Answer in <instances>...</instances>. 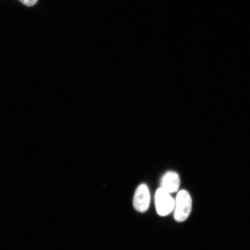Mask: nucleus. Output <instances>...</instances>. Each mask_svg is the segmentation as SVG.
I'll return each instance as SVG.
<instances>
[{
	"label": "nucleus",
	"mask_w": 250,
	"mask_h": 250,
	"mask_svg": "<svg viewBox=\"0 0 250 250\" xmlns=\"http://www.w3.org/2000/svg\"><path fill=\"white\" fill-rule=\"evenodd\" d=\"M155 201L156 211L161 216H167L174 211L175 200L162 188L156 190Z\"/></svg>",
	"instance_id": "nucleus-2"
},
{
	"label": "nucleus",
	"mask_w": 250,
	"mask_h": 250,
	"mask_svg": "<svg viewBox=\"0 0 250 250\" xmlns=\"http://www.w3.org/2000/svg\"><path fill=\"white\" fill-rule=\"evenodd\" d=\"M20 1L25 5L31 7V6L35 5L38 0H20Z\"/></svg>",
	"instance_id": "nucleus-5"
},
{
	"label": "nucleus",
	"mask_w": 250,
	"mask_h": 250,
	"mask_svg": "<svg viewBox=\"0 0 250 250\" xmlns=\"http://www.w3.org/2000/svg\"><path fill=\"white\" fill-rule=\"evenodd\" d=\"M191 196L186 190H181L178 193L174 208L175 220L182 223L189 217L192 210Z\"/></svg>",
	"instance_id": "nucleus-1"
},
{
	"label": "nucleus",
	"mask_w": 250,
	"mask_h": 250,
	"mask_svg": "<svg viewBox=\"0 0 250 250\" xmlns=\"http://www.w3.org/2000/svg\"><path fill=\"white\" fill-rule=\"evenodd\" d=\"M150 203V193L146 184H141L136 190L133 198L134 208L139 212H145L148 210Z\"/></svg>",
	"instance_id": "nucleus-3"
},
{
	"label": "nucleus",
	"mask_w": 250,
	"mask_h": 250,
	"mask_svg": "<svg viewBox=\"0 0 250 250\" xmlns=\"http://www.w3.org/2000/svg\"><path fill=\"white\" fill-rule=\"evenodd\" d=\"M180 186V179L176 172L168 171L162 178L161 188L169 193L177 192Z\"/></svg>",
	"instance_id": "nucleus-4"
}]
</instances>
